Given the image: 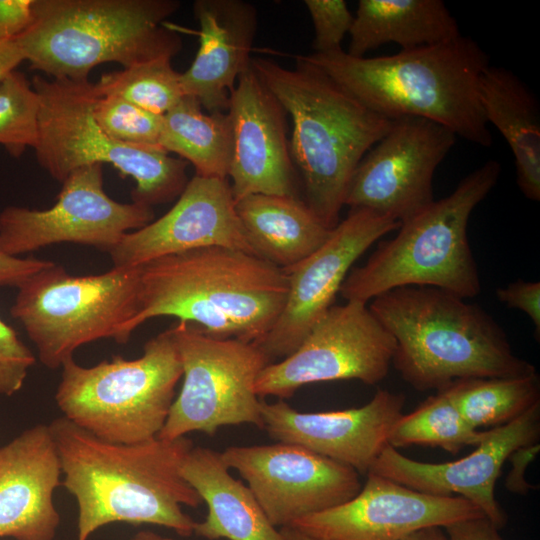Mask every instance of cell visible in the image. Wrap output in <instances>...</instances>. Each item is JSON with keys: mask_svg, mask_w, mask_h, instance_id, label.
Listing matches in <instances>:
<instances>
[{"mask_svg": "<svg viewBox=\"0 0 540 540\" xmlns=\"http://www.w3.org/2000/svg\"><path fill=\"white\" fill-rule=\"evenodd\" d=\"M49 425L63 475L62 485L76 499V540L106 524H152L183 537L195 521L182 506L203 501L181 475V464L193 447L190 439L158 437L135 444L104 441L65 417Z\"/></svg>", "mask_w": 540, "mask_h": 540, "instance_id": "1", "label": "cell"}, {"mask_svg": "<svg viewBox=\"0 0 540 540\" xmlns=\"http://www.w3.org/2000/svg\"><path fill=\"white\" fill-rule=\"evenodd\" d=\"M288 292L283 269L242 250L210 246L140 266L139 309L125 335L161 316L200 326L217 338L259 343L279 318Z\"/></svg>", "mask_w": 540, "mask_h": 540, "instance_id": "2", "label": "cell"}, {"mask_svg": "<svg viewBox=\"0 0 540 540\" xmlns=\"http://www.w3.org/2000/svg\"><path fill=\"white\" fill-rule=\"evenodd\" d=\"M302 57L386 118H425L477 145L492 144L479 89L490 60L470 37L391 56L353 57L341 49Z\"/></svg>", "mask_w": 540, "mask_h": 540, "instance_id": "3", "label": "cell"}, {"mask_svg": "<svg viewBox=\"0 0 540 540\" xmlns=\"http://www.w3.org/2000/svg\"><path fill=\"white\" fill-rule=\"evenodd\" d=\"M368 306L395 340L393 366L418 391H439L459 379L537 372L513 352L490 314L451 292L403 286L378 295Z\"/></svg>", "mask_w": 540, "mask_h": 540, "instance_id": "4", "label": "cell"}, {"mask_svg": "<svg viewBox=\"0 0 540 540\" xmlns=\"http://www.w3.org/2000/svg\"><path fill=\"white\" fill-rule=\"evenodd\" d=\"M250 64L292 119L289 148L305 203L333 229L356 167L393 120L364 106L302 55L295 68L263 58Z\"/></svg>", "mask_w": 540, "mask_h": 540, "instance_id": "5", "label": "cell"}, {"mask_svg": "<svg viewBox=\"0 0 540 540\" xmlns=\"http://www.w3.org/2000/svg\"><path fill=\"white\" fill-rule=\"evenodd\" d=\"M179 7L176 0H34L32 21L15 41L31 69L88 80L103 63L172 59L182 40L165 21Z\"/></svg>", "mask_w": 540, "mask_h": 540, "instance_id": "6", "label": "cell"}, {"mask_svg": "<svg viewBox=\"0 0 540 540\" xmlns=\"http://www.w3.org/2000/svg\"><path fill=\"white\" fill-rule=\"evenodd\" d=\"M501 167L489 160L463 178L453 192L400 223L368 261L347 274L339 293L346 301L370 302L403 286H432L464 299L481 292L478 267L467 237L475 207L496 185Z\"/></svg>", "mask_w": 540, "mask_h": 540, "instance_id": "7", "label": "cell"}, {"mask_svg": "<svg viewBox=\"0 0 540 540\" xmlns=\"http://www.w3.org/2000/svg\"><path fill=\"white\" fill-rule=\"evenodd\" d=\"M61 369L55 401L63 417L104 441L121 444L158 436L182 377L170 328L148 340L136 359L116 355L84 367L71 358Z\"/></svg>", "mask_w": 540, "mask_h": 540, "instance_id": "8", "label": "cell"}, {"mask_svg": "<svg viewBox=\"0 0 540 540\" xmlns=\"http://www.w3.org/2000/svg\"><path fill=\"white\" fill-rule=\"evenodd\" d=\"M32 86L39 97L35 155L55 180L62 183L84 166L110 164L135 181L133 202L152 207L180 196L189 181L187 162L159 146L125 144L104 132L93 115L94 83L37 75Z\"/></svg>", "mask_w": 540, "mask_h": 540, "instance_id": "9", "label": "cell"}, {"mask_svg": "<svg viewBox=\"0 0 540 540\" xmlns=\"http://www.w3.org/2000/svg\"><path fill=\"white\" fill-rule=\"evenodd\" d=\"M140 266L72 275L52 263L18 288L11 316L35 345L40 362L61 368L80 346L99 339L127 343L139 309Z\"/></svg>", "mask_w": 540, "mask_h": 540, "instance_id": "10", "label": "cell"}, {"mask_svg": "<svg viewBox=\"0 0 540 540\" xmlns=\"http://www.w3.org/2000/svg\"><path fill=\"white\" fill-rule=\"evenodd\" d=\"M170 329L183 384L157 437L174 440L192 432L214 435L220 427L240 424L264 429L255 382L272 362L262 349L256 343L213 337L185 321Z\"/></svg>", "mask_w": 540, "mask_h": 540, "instance_id": "11", "label": "cell"}, {"mask_svg": "<svg viewBox=\"0 0 540 540\" xmlns=\"http://www.w3.org/2000/svg\"><path fill=\"white\" fill-rule=\"evenodd\" d=\"M395 346L367 303L333 305L291 355L260 372L255 391L260 398L283 400L319 382L355 379L375 385L387 376Z\"/></svg>", "mask_w": 540, "mask_h": 540, "instance_id": "12", "label": "cell"}, {"mask_svg": "<svg viewBox=\"0 0 540 540\" xmlns=\"http://www.w3.org/2000/svg\"><path fill=\"white\" fill-rule=\"evenodd\" d=\"M61 184L56 202L48 209L8 206L0 212L1 252L19 257L68 242L108 253L125 234L154 219L152 207L121 203L106 194L103 165L78 168Z\"/></svg>", "mask_w": 540, "mask_h": 540, "instance_id": "13", "label": "cell"}, {"mask_svg": "<svg viewBox=\"0 0 540 540\" xmlns=\"http://www.w3.org/2000/svg\"><path fill=\"white\" fill-rule=\"evenodd\" d=\"M455 142L456 135L437 122L393 119L356 167L344 205L407 220L434 201V173Z\"/></svg>", "mask_w": 540, "mask_h": 540, "instance_id": "14", "label": "cell"}, {"mask_svg": "<svg viewBox=\"0 0 540 540\" xmlns=\"http://www.w3.org/2000/svg\"><path fill=\"white\" fill-rule=\"evenodd\" d=\"M220 455L247 482L275 527L341 505L362 487L353 468L296 444L231 446Z\"/></svg>", "mask_w": 540, "mask_h": 540, "instance_id": "15", "label": "cell"}, {"mask_svg": "<svg viewBox=\"0 0 540 540\" xmlns=\"http://www.w3.org/2000/svg\"><path fill=\"white\" fill-rule=\"evenodd\" d=\"M400 222L363 208H350L327 240L297 264L283 269L288 282L285 306L257 345L273 363L291 355L316 322L333 306L353 263Z\"/></svg>", "mask_w": 540, "mask_h": 540, "instance_id": "16", "label": "cell"}, {"mask_svg": "<svg viewBox=\"0 0 540 540\" xmlns=\"http://www.w3.org/2000/svg\"><path fill=\"white\" fill-rule=\"evenodd\" d=\"M347 502L291 526L319 540H403L427 527L485 516L458 496L422 493L374 473Z\"/></svg>", "mask_w": 540, "mask_h": 540, "instance_id": "17", "label": "cell"}, {"mask_svg": "<svg viewBox=\"0 0 540 540\" xmlns=\"http://www.w3.org/2000/svg\"><path fill=\"white\" fill-rule=\"evenodd\" d=\"M539 439L540 404L506 425L489 429L476 448L458 460L421 462L387 445L369 472L422 493L462 497L500 530L507 523L506 512L495 497L502 466L516 449L539 443Z\"/></svg>", "mask_w": 540, "mask_h": 540, "instance_id": "18", "label": "cell"}, {"mask_svg": "<svg viewBox=\"0 0 540 540\" xmlns=\"http://www.w3.org/2000/svg\"><path fill=\"white\" fill-rule=\"evenodd\" d=\"M210 246L255 255L237 217L228 180L195 175L169 211L125 234L108 254L114 267H137L163 256Z\"/></svg>", "mask_w": 540, "mask_h": 540, "instance_id": "19", "label": "cell"}, {"mask_svg": "<svg viewBox=\"0 0 540 540\" xmlns=\"http://www.w3.org/2000/svg\"><path fill=\"white\" fill-rule=\"evenodd\" d=\"M405 396L379 389L365 405L326 412H300L284 400L262 399L264 429L278 442L296 444L367 474L388 445L403 414Z\"/></svg>", "mask_w": 540, "mask_h": 540, "instance_id": "20", "label": "cell"}, {"mask_svg": "<svg viewBox=\"0 0 540 540\" xmlns=\"http://www.w3.org/2000/svg\"><path fill=\"white\" fill-rule=\"evenodd\" d=\"M227 114L232 141L228 177L234 200L251 194L297 196L286 113L251 64L237 80Z\"/></svg>", "mask_w": 540, "mask_h": 540, "instance_id": "21", "label": "cell"}, {"mask_svg": "<svg viewBox=\"0 0 540 540\" xmlns=\"http://www.w3.org/2000/svg\"><path fill=\"white\" fill-rule=\"evenodd\" d=\"M61 475L49 425L26 429L0 447V537L54 540L60 515L53 497Z\"/></svg>", "mask_w": 540, "mask_h": 540, "instance_id": "22", "label": "cell"}, {"mask_svg": "<svg viewBox=\"0 0 540 540\" xmlns=\"http://www.w3.org/2000/svg\"><path fill=\"white\" fill-rule=\"evenodd\" d=\"M193 10L199 48L181 73L182 87L209 113L225 112L235 82L250 67L257 12L242 0H196Z\"/></svg>", "mask_w": 540, "mask_h": 540, "instance_id": "23", "label": "cell"}, {"mask_svg": "<svg viewBox=\"0 0 540 540\" xmlns=\"http://www.w3.org/2000/svg\"><path fill=\"white\" fill-rule=\"evenodd\" d=\"M220 452L193 446L181 464V475L208 507L194 533L208 540H288L266 516L248 486L234 478Z\"/></svg>", "mask_w": 540, "mask_h": 540, "instance_id": "24", "label": "cell"}, {"mask_svg": "<svg viewBox=\"0 0 540 540\" xmlns=\"http://www.w3.org/2000/svg\"><path fill=\"white\" fill-rule=\"evenodd\" d=\"M235 210L254 254L281 269L312 254L332 230L298 196L251 194Z\"/></svg>", "mask_w": 540, "mask_h": 540, "instance_id": "25", "label": "cell"}, {"mask_svg": "<svg viewBox=\"0 0 540 540\" xmlns=\"http://www.w3.org/2000/svg\"><path fill=\"white\" fill-rule=\"evenodd\" d=\"M480 100L487 123L513 152L517 185L526 198L540 200V107L535 95L512 71L489 65L480 78Z\"/></svg>", "mask_w": 540, "mask_h": 540, "instance_id": "26", "label": "cell"}, {"mask_svg": "<svg viewBox=\"0 0 540 540\" xmlns=\"http://www.w3.org/2000/svg\"><path fill=\"white\" fill-rule=\"evenodd\" d=\"M347 54L365 57L381 45L401 50L431 46L461 35L442 0H360L349 31Z\"/></svg>", "mask_w": 540, "mask_h": 540, "instance_id": "27", "label": "cell"}, {"mask_svg": "<svg viewBox=\"0 0 540 540\" xmlns=\"http://www.w3.org/2000/svg\"><path fill=\"white\" fill-rule=\"evenodd\" d=\"M228 114H205L199 101L185 95L163 115L159 146L190 162L196 175L227 179L231 158Z\"/></svg>", "mask_w": 540, "mask_h": 540, "instance_id": "28", "label": "cell"}, {"mask_svg": "<svg viewBox=\"0 0 540 540\" xmlns=\"http://www.w3.org/2000/svg\"><path fill=\"white\" fill-rule=\"evenodd\" d=\"M466 422L476 430L501 427L540 404L537 372L516 377L467 378L443 389Z\"/></svg>", "mask_w": 540, "mask_h": 540, "instance_id": "29", "label": "cell"}, {"mask_svg": "<svg viewBox=\"0 0 540 540\" xmlns=\"http://www.w3.org/2000/svg\"><path fill=\"white\" fill-rule=\"evenodd\" d=\"M471 427L443 391L429 396L393 424L388 445L398 449L409 446L440 448L457 454L466 446L478 445L487 435Z\"/></svg>", "mask_w": 540, "mask_h": 540, "instance_id": "30", "label": "cell"}, {"mask_svg": "<svg viewBox=\"0 0 540 540\" xmlns=\"http://www.w3.org/2000/svg\"><path fill=\"white\" fill-rule=\"evenodd\" d=\"M94 86L100 96L115 95L158 115L185 96L181 73L167 57L103 74Z\"/></svg>", "mask_w": 540, "mask_h": 540, "instance_id": "31", "label": "cell"}, {"mask_svg": "<svg viewBox=\"0 0 540 540\" xmlns=\"http://www.w3.org/2000/svg\"><path fill=\"white\" fill-rule=\"evenodd\" d=\"M39 97L24 74L14 71L0 82V145L20 157L38 140Z\"/></svg>", "mask_w": 540, "mask_h": 540, "instance_id": "32", "label": "cell"}, {"mask_svg": "<svg viewBox=\"0 0 540 540\" xmlns=\"http://www.w3.org/2000/svg\"><path fill=\"white\" fill-rule=\"evenodd\" d=\"M93 115L101 129L117 141L131 145L159 146L163 115L147 111L115 95L98 94Z\"/></svg>", "mask_w": 540, "mask_h": 540, "instance_id": "33", "label": "cell"}, {"mask_svg": "<svg viewBox=\"0 0 540 540\" xmlns=\"http://www.w3.org/2000/svg\"><path fill=\"white\" fill-rule=\"evenodd\" d=\"M314 26L313 53L341 50V42L349 34L354 16L344 0H305Z\"/></svg>", "mask_w": 540, "mask_h": 540, "instance_id": "34", "label": "cell"}, {"mask_svg": "<svg viewBox=\"0 0 540 540\" xmlns=\"http://www.w3.org/2000/svg\"><path fill=\"white\" fill-rule=\"evenodd\" d=\"M34 363L31 350L0 318V395L12 396L19 392Z\"/></svg>", "mask_w": 540, "mask_h": 540, "instance_id": "35", "label": "cell"}, {"mask_svg": "<svg viewBox=\"0 0 540 540\" xmlns=\"http://www.w3.org/2000/svg\"><path fill=\"white\" fill-rule=\"evenodd\" d=\"M500 302L528 315L534 325L537 340L540 335V283L518 279L496 290Z\"/></svg>", "mask_w": 540, "mask_h": 540, "instance_id": "36", "label": "cell"}, {"mask_svg": "<svg viewBox=\"0 0 540 540\" xmlns=\"http://www.w3.org/2000/svg\"><path fill=\"white\" fill-rule=\"evenodd\" d=\"M34 0H0V41L13 40L33 18Z\"/></svg>", "mask_w": 540, "mask_h": 540, "instance_id": "37", "label": "cell"}, {"mask_svg": "<svg viewBox=\"0 0 540 540\" xmlns=\"http://www.w3.org/2000/svg\"><path fill=\"white\" fill-rule=\"evenodd\" d=\"M53 261L21 258L0 251V287H21L31 276L51 265Z\"/></svg>", "mask_w": 540, "mask_h": 540, "instance_id": "38", "label": "cell"}, {"mask_svg": "<svg viewBox=\"0 0 540 540\" xmlns=\"http://www.w3.org/2000/svg\"><path fill=\"white\" fill-rule=\"evenodd\" d=\"M540 451V444L534 443L516 449L508 458L512 468L505 481L506 488L514 493L525 495L536 487L525 480V470Z\"/></svg>", "mask_w": 540, "mask_h": 540, "instance_id": "39", "label": "cell"}, {"mask_svg": "<svg viewBox=\"0 0 540 540\" xmlns=\"http://www.w3.org/2000/svg\"><path fill=\"white\" fill-rule=\"evenodd\" d=\"M444 530L448 540H503L499 529L486 516L461 520Z\"/></svg>", "mask_w": 540, "mask_h": 540, "instance_id": "40", "label": "cell"}, {"mask_svg": "<svg viewBox=\"0 0 540 540\" xmlns=\"http://www.w3.org/2000/svg\"><path fill=\"white\" fill-rule=\"evenodd\" d=\"M23 61L25 58L15 39L0 41V82Z\"/></svg>", "mask_w": 540, "mask_h": 540, "instance_id": "41", "label": "cell"}, {"mask_svg": "<svg viewBox=\"0 0 540 540\" xmlns=\"http://www.w3.org/2000/svg\"><path fill=\"white\" fill-rule=\"evenodd\" d=\"M403 540H448L444 528L433 526L416 531Z\"/></svg>", "mask_w": 540, "mask_h": 540, "instance_id": "42", "label": "cell"}, {"mask_svg": "<svg viewBox=\"0 0 540 540\" xmlns=\"http://www.w3.org/2000/svg\"><path fill=\"white\" fill-rule=\"evenodd\" d=\"M129 540H174V539L162 536L153 531L143 530L135 534Z\"/></svg>", "mask_w": 540, "mask_h": 540, "instance_id": "43", "label": "cell"}, {"mask_svg": "<svg viewBox=\"0 0 540 540\" xmlns=\"http://www.w3.org/2000/svg\"><path fill=\"white\" fill-rule=\"evenodd\" d=\"M281 530L286 535L288 540H319L308 536L293 527H283Z\"/></svg>", "mask_w": 540, "mask_h": 540, "instance_id": "44", "label": "cell"}]
</instances>
